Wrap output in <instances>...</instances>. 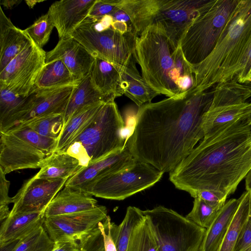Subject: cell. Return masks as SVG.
I'll return each instance as SVG.
<instances>
[{
	"label": "cell",
	"mask_w": 251,
	"mask_h": 251,
	"mask_svg": "<svg viewBox=\"0 0 251 251\" xmlns=\"http://www.w3.org/2000/svg\"><path fill=\"white\" fill-rule=\"evenodd\" d=\"M212 91L188 93L139 107L126 144L138 161L171 172L204 137V114Z\"/></svg>",
	"instance_id": "cell-1"
},
{
	"label": "cell",
	"mask_w": 251,
	"mask_h": 251,
	"mask_svg": "<svg viewBox=\"0 0 251 251\" xmlns=\"http://www.w3.org/2000/svg\"><path fill=\"white\" fill-rule=\"evenodd\" d=\"M251 169V115L204 136L169 179L192 197L208 191L226 201Z\"/></svg>",
	"instance_id": "cell-2"
},
{
	"label": "cell",
	"mask_w": 251,
	"mask_h": 251,
	"mask_svg": "<svg viewBox=\"0 0 251 251\" xmlns=\"http://www.w3.org/2000/svg\"><path fill=\"white\" fill-rule=\"evenodd\" d=\"M192 68L190 93L223 82H251V0H238L211 52Z\"/></svg>",
	"instance_id": "cell-3"
},
{
	"label": "cell",
	"mask_w": 251,
	"mask_h": 251,
	"mask_svg": "<svg viewBox=\"0 0 251 251\" xmlns=\"http://www.w3.org/2000/svg\"><path fill=\"white\" fill-rule=\"evenodd\" d=\"M135 57L143 79L158 95L182 98L193 87L192 65L160 25L152 24L138 36Z\"/></svg>",
	"instance_id": "cell-4"
},
{
	"label": "cell",
	"mask_w": 251,
	"mask_h": 251,
	"mask_svg": "<svg viewBox=\"0 0 251 251\" xmlns=\"http://www.w3.org/2000/svg\"><path fill=\"white\" fill-rule=\"evenodd\" d=\"M114 100L103 103L87 126L61 150L77 159L82 168L125 147V123Z\"/></svg>",
	"instance_id": "cell-5"
},
{
	"label": "cell",
	"mask_w": 251,
	"mask_h": 251,
	"mask_svg": "<svg viewBox=\"0 0 251 251\" xmlns=\"http://www.w3.org/2000/svg\"><path fill=\"white\" fill-rule=\"evenodd\" d=\"M111 15L96 19L87 17L71 37L79 42L94 57L105 60L122 72L136 63L134 31L122 34L112 27Z\"/></svg>",
	"instance_id": "cell-6"
},
{
	"label": "cell",
	"mask_w": 251,
	"mask_h": 251,
	"mask_svg": "<svg viewBox=\"0 0 251 251\" xmlns=\"http://www.w3.org/2000/svg\"><path fill=\"white\" fill-rule=\"evenodd\" d=\"M237 2V0H205L200 6L179 44L190 65L200 63L211 52Z\"/></svg>",
	"instance_id": "cell-7"
},
{
	"label": "cell",
	"mask_w": 251,
	"mask_h": 251,
	"mask_svg": "<svg viewBox=\"0 0 251 251\" xmlns=\"http://www.w3.org/2000/svg\"><path fill=\"white\" fill-rule=\"evenodd\" d=\"M159 251H199L206 228L163 206L143 211Z\"/></svg>",
	"instance_id": "cell-8"
},
{
	"label": "cell",
	"mask_w": 251,
	"mask_h": 251,
	"mask_svg": "<svg viewBox=\"0 0 251 251\" xmlns=\"http://www.w3.org/2000/svg\"><path fill=\"white\" fill-rule=\"evenodd\" d=\"M163 174L151 165L137 160L124 169L99 178L82 191L96 197L123 200L151 187Z\"/></svg>",
	"instance_id": "cell-9"
},
{
	"label": "cell",
	"mask_w": 251,
	"mask_h": 251,
	"mask_svg": "<svg viewBox=\"0 0 251 251\" xmlns=\"http://www.w3.org/2000/svg\"><path fill=\"white\" fill-rule=\"evenodd\" d=\"M251 115V82L219 83L212 91V100L204 114V136L236 120Z\"/></svg>",
	"instance_id": "cell-10"
},
{
	"label": "cell",
	"mask_w": 251,
	"mask_h": 251,
	"mask_svg": "<svg viewBox=\"0 0 251 251\" xmlns=\"http://www.w3.org/2000/svg\"><path fill=\"white\" fill-rule=\"evenodd\" d=\"M46 57L45 51L33 42L0 72V85L18 95L27 97L46 63Z\"/></svg>",
	"instance_id": "cell-11"
},
{
	"label": "cell",
	"mask_w": 251,
	"mask_h": 251,
	"mask_svg": "<svg viewBox=\"0 0 251 251\" xmlns=\"http://www.w3.org/2000/svg\"><path fill=\"white\" fill-rule=\"evenodd\" d=\"M75 86L34 91L26 97L19 112L1 132L23 126L29 122L41 117L63 114Z\"/></svg>",
	"instance_id": "cell-12"
},
{
	"label": "cell",
	"mask_w": 251,
	"mask_h": 251,
	"mask_svg": "<svg viewBox=\"0 0 251 251\" xmlns=\"http://www.w3.org/2000/svg\"><path fill=\"white\" fill-rule=\"evenodd\" d=\"M105 206L79 212L46 217L44 226L55 243L65 240L79 241L107 216Z\"/></svg>",
	"instance_id": "cell-13"
},
{
	"label": "cell",
	"mask_w": 251,
	"mask_h": 251,
	"mask_svg": "<svg viewBox=\"0 0 251 251\" xmlns=\"http://www.w3.org/2000/svg\"><path fill=\"white\" fill-rule=\"evenodd\" d=\"M205 0H161L152 24L164 29L169 40L178 47L185 32Z\"/></svg>",
	"instance_id": "cell-14"
},
{
	"label": "cell",
	"mask_w": 251,
	"mask_h": 251,
	"mask_svg": "<svg viewBox=\"0 0 251 251\" xmlns=\"http://www.w3.org/2000/svg\"><path fill=\"white\" fill-rule=\"evenodd\" d=\"M67 180L38 178L34 175L27 180L12 197L13 206L9 216L45 211Z\"/></svg>",
	"instance_id": "cell-15"
},
{
	"label": "cell",
	"mask_w": 251,
	"mask_h": 251,
	"mask_svg": "<svg viewBox=\"0 0 251 251\" xmlns=\"http://www.w3.org/2000/svg\"><path fill=\"white\" fill-rule=\"evenodd\" d=\"M48 155L9 131L0 132V170L5 175L37 169Z\"/></svg>",
	"instance_id": "cell-16"
},
{
	"label": "cell",
	"mask_w": 251,
	"mask_h": 251,
	"mask_svg": "<svg viewBox=\"0 0 251 251\" xmlns=\"http://www.w3.org/2000/svg\"><path fill=\"white\" fill-rule=\"evenodd\" d=\"M136 161L126 144L123 150L112 153L87 167L81 168L68 179L64 186L82 191L99 178L124 169Z\"/></svg>",
	"instance_id": "cell-17"
},
{
	"label": "cell",
	"mask_w": 251,
	"mask_h": 251,
	"mask_svg": "<svg viewBox=\"0 0 251 251\" xmlns=\"http://www.w3.org/2000/svg\"><path fill=\"white\" fill-rule=\"evenodd\" d=\"M96 0H61L50 7L48 13L60 39L71 37L77 27L88 16Z\"/></svg>",
	"instance_id": "cell-18"
},
{
	"label": "cell",
	"mask_w": 251,
	"mask_h": 251,
	"mask_svg": "<svg viewBox=\"0 0 251 251\" xmlns=\"http://www.w3.org/2000/svg\"><path fill=\"white\" fill-rule=\"evenodd\" d=\"M60 60L76 78L82 79L90 72L95 57L72 37L60 39L56 46L46 53V63Z\"/></svg>",
	"instance_id": "cell-19"
},
{
	"label": "cell",
	"mask_w": 251,
	"mask_h": 251,
	"mask_svg": "<svg viewBox=\"0 0 251 251\" xmlns=\"http://www.w3.org/2000/svg\"><path fill=\"white\" fill-rule=\"evenodd\" d=\"M32 43L25 30L16 27L0 7V72Z\"/></svg>",
	"instance_id": "cell-20"
},
{
	"label": "cell",
	"mask_w": 251,
	"mask_h": 251,
	"mask_svg": "<svg viewBox=\"0 0 251 251\" xmlns=\"http://www.w3.org/2000/svg\"><path fill=\"white\" fill-rule=\"evenodd\" d=\"M89 75L94 87L106 99L124 95L122 71L114 65L95 57Z\"/></svg>",
	"instance_id": "cell-21"
},
{
	"label": "cell",
	"mask_w": 251,
	"mask_h": 251,
	"mask_svg": "<svg viewBox=\"0 0 251 251\" xmlns=\"http://www.w3.org/2000/svg\"><path fill=\"white\" fill-rule=\"evenodd\" d=\"M45 211L9 216L1 223L0 248L14 244L44 226Z\"/></svg>",
	"instance_id": "cell-22"
},
{
	"label": "cell",
	"mask_w": 251,
	"mask_h": 251,
	"mask_svg": "<svg viewBox=\"0 0 251 251\" xmlns=\"http://www.w3.org/2000/svg\"><path fill=\"white\" fill-rule=\"evenodd\" d=\"M97 205V201L92 196L79 190L64 186L47 206L45 217L84 211Z\"/></svg>",
	"instance_id": "cell-23"
},
{
	"label": "cell",
	"mask_w": 251,
	"mask_h": 251,
	"mask_svg": "<svg viewBox=\"0 0 251 251\" xmlns=\"http://www.w3.org/2000/svg\"><path fill=\"white\" fill-rule=\"evenodd\" d=\"M239 199H232L225 203L206 229L199 251H217L238 209Z\"/></svg>",
	"instance_id": "cell-24"
},
{
	"label": "cell",
	"mask_w": 251,
	"mask_h": 251,
	"mask_svg": "<svg viewBox=\"0 0 251 251\" xmlns=\"http://www.w3.org/2000/svg\"><path fill=\"white\" fill-rule=\"evenodd\" d=\"M82 167L77 159L62 151H55L43 160L36 178L69 179Z\"/></svg>",
	"instance_id": "cell-25"
},
{
	"label": "cell",
	"mask_w": 251,
	"mask_h": 251,
	"mask_svg": "<svg viewBox=\"0 0 251 251\" xmlns=\"http://www.w3.org/2000/svg\"><path fill=\"white\" fill-rule=\"evenodd\" d=\"M161 0H117L118 7L128 16L137 35L152 25Z\"/></svg>",
	"instance_id": "cell-26"
},
{
	"label": "cell",
	"mask_w": 251,
	"mask_h": 251,
	"mask_svg": "<svg viewBox=\"0 0 251 251\" xmlns=\"http://www.w3.org/2000/svg\"><path fill=\"white\" fill-rule=\"evenodd\" d=\"M81 80L74 76L62 61L55 60L45 63L31 93L37 90L76 86Z\"/></svg>",
	"instance_id": "cell-27"
},
{
	"label": "cell",
	"mask_w": 251,
	"mask_h": 251,
	"mask_svg": "<svg viewBox=\"0 0 251 251\" xmlns=\"http://www.w3.org/2000/svg\"><path fill=\"white\" fill-rule=\"evenodd\" d=\"M108 100H109L106 99L94 87L88 75L82 78L74 88L66 109L62 114L64 127L72 116L81 108L86 106Z\"/></svg>",
	"instance_id": "cell-28"
},
{
	"label": "cell",
	"mask_w": 251,
	"mask_h": 251,
	"mask_svg": "<svg viewBox=\"0 0 251 251\" xmlns=\"http://www.w3.org/2000/svg\"><path fill=\"white\" fill-rule=\"evenodd\" d=\"M124 95L138 107L151 102L158 95L144 80L136 64L122 72Z\"/></svg>",
	"instance_id": "cell-29"
},
{
	"label": "cell",
	"mask_w": 251,
	"mask_h": 251,
	"mask_svg": "<svg viewBox=\"0 0 251 251\" xmlns=\"http://www.w3.org/2000/svg\"><path fill=\"white\" fill-rule=\"evenodd\" d=\"M104 102L86 106L76 112L64 127L58 139L55 151H61L71 143L90 124Z\"/></svg>",
	"instance_id": "cell-30"
},
{
	"label": "cell",
	"mask_w": 251,
	"mask_h": 251,
	"mask_svg": "<svg viewBox=\"0 0 251 251\" xmlns=\"http://www.w3.org/2000/svg\"><path fill=\"white\" fill-rule=\"evenodd\" d=\"M239 199L238 209L217 251H233L241 230L251 213V192L246 191Z\"/></svg>",
	"instance_id": "cell-31"
},
{
	"label": "cell",
	"mask_w": 251,
	"mask_h": 251,
	"mask_svg": "<svg viewBox=\"0 0 251 251\" xmlns=\"http://www.w3.org/2000/svg\"><path fill=\"white\" fill-rule=\"evenodd\" d=\"M110 217H107L78 242L79 251H117L112 238Z\"/></svg>",
	"instance_id": "cell-32"
},
{
	"label": "cell",
	"mask_w": 251,
	"mask_h": 251,
	"mask_svg": "<svg viewBox=\"0 0 251 251\" xmlns=\"http://www.w3.org/2000/svg\"><path fill=\"white\" fill-rule=\"evenodd\" d=\"M145 218L143 211L130 206L127 208L125 218L119 225L111 222V233L117 251H126L132 230Z\"/></svg>",
	"instance_id": "cell-33"
},
{
	"label": "cell",
	"mask_w": 251,
	"mask_h": 251,
	"mask_svg": "<svg viewBox=\"0 0 251 251\" xmlns=\"http://www.w3.org/2000/svg\"><path fill=\"white\" fill-rule=\"evenodd\" d=\"M126 251H159L150 222L146 216L132 230Z\"/></svg>",
	"instance_id": "cell-34"
},
{
	"label": "cell",
	"mask_w": 251,
	"mask_h": 251,
	"mask_svg": "<svg viewBox=\"0 0 251 251\" xmlns=\"http://www.w3.org/2000/svg\"><path fill=\"white\" fill-rule=\"evenodd\" d=\"M54 245L43 226L18 241L10 251H51Z\"/></svg>",
	"instance_id": "cell-35"
},
{
	"label": "cell",
	"mask_w": 251,
	"mask_h": 251,
	"mask_svg": "<svg viewBox=\"0 0 251 251\" xmlns=\"http://www.w3.org/2000/svg\"><path fill=\"white\" fill-rule=\"evenodd\" d=\"M26 99L0 85V130L19 112Z\"/></svg>",
	"instance_id": "cell-36"
},
{
	"label": "cell",
	"mask_w": 251,
	"mask_h": 251,
	"mask_svg": "<svg viewBox=\"0 0 251 251\" xmlns=\"http://www.w3.org/2000/svg\"><path fill=\"white\" fill-rule=\"evenodd\" d=\"M24 126H28L43 136L58 140L64 127L62 114L41 117L21 127Z\"/></svg>",
	"instance_id": "cell-37"
},
{
	"label": "cell",
	"mask_w": 251,
	"mask_h": 251,
	"mask_svg": "<svg viewBox=\"0 0 251 251\" xmlns=\"http://www.w3.org/2000/svg\"><path fill=\"white\" fill-rule=\"evenodd\" d=\"M25 141L47 155L55 151L57 140L43 136L28 126L7 131Z\"/></svg>",
	"instance_id": "cell-38"
},
{
	"label": "cell",
	"mask_w": 251,
	"mask_h": 251,
	"mask_svg": "<svg viewBox=\"0 0 251 251\" xmlns=\"http://www.w3.org/2000/svg\"><path fill=\"white\" fill-rule=\"evenodd\" d=\"M223 206L211 205L199 197H195L192 209L186 217L198 226L206 229Z\"/></svg>",
	"instance_id": "cell-39"
},
{
	"label": "cell",
	"mask_w": 251,
	"mask_h": 251,
	"mask_svg": "<svg viewBox=\"0 0 251 251\" xmlns=\"http://www.w3.org/2000/svg\"><path fill=\"white\" fill-rule=\"evenodd\" d=\"M54 27L53 23L47 13L40 17L24 30L34 44L42 49L48 42Z\"/></svg>",
	"instance_id": "cell-40"
},
{
	"label": "cell",
	"mask_w": 251,
	"mask_h": 251,
	"mask_svg": "<svg viewBox=\"0 0 251 251\" xmlns=\"http://www.w3.org/2000/svg\"><path fill=\"white\" fill-rule=\"evenodd\" d=\"M5 175L0 170V220L2 221L9 215L8 205L12 203V198L8 195L10 182Z\"/></svg>",
	"instance_id": "cell-41"
},
{
	"label": "cell",
	"mask_w": 251,
	"mask_h": 251,
	"mask_svg": "<svg viewBox=\"0 0 251 251\" xmlns=\"http://www.w3.org/2000/svg\"><path fill=\"white\" fill-rule=\"evenodd\" d=\"M117 0H96L89 12L88 17L98 19L112 15L118 9Z\"/></svg>",
	"instance_id": "cell-42"
},
{
	"label": "cell",
	"mask_w": 251,
	"mask_h": 251,
	"mask_svg": "<svg viewBox=\"0 0 251 251\" xmlns=\"http://www.w3.org/2000/svg\"><path fill=\"white\" fill-rule=\"evenodd\" d=\"M251 247V214L244 224L233 251H247Z\"/></svg>",
	"instance_id": "cell-43"
},
{
	"label": "cell",
	"mask_w": 251,
	"mask_h": 251,
	"mask_svg": "<svg viewBox=\"0 0 251 251\" xmlns=\"http://www.w3.org/2000/svg\"><path fill=\"white\" fill-rule=\"evenodd\" d=\"M199 197L206 202L215 206H223L226 201L216 194L208 191H202L197 193L193 198Z\"/></svg>",
	"instance_id": "cell-44"
},
{
	"label": "cell",
	"mask_w": 251,
	"mask_h": 251,
	"mask_svg": "<svg viewBox=\"0 0 251 251\" xmlns=\"http://www.w3.org/2000/svg\"><path fill=\"white\" fill-rule=\"evenodd\" d=\"M79 244L77 241L65 240L54 243L51 251H79Z\"/></svg>",
	"instance_id": "cell-45"
},
{
	"label": "cell",
	"mask_w": 251,
	"mask_h": 251,
	"mask_svg": "<svg viewBox=\"0 0 251 251\" xmlns=\"http://www.w3.org/2000/svg\"><path fill=\"white\" fill-rule=\"evenodd\" d=\"M21 1L17 0H2L0 1V4L3 5L7 8H11L14 5L19 3Z\"/></svg>",
	"instance_id": "cell-46"
},
{
	"label": "cell",
	"mask_w": 251,
	"mask_h": 251,
	"mask_svg": "<svg viewBox=\"0 0 251 251\" xmlns=\"http://www.w3.org/2000/svg\"><path fill=\"white\" fill-rule=\"evenodd\" d=\"M245 186L246 191L251 192V169L245 177Z\"/></svg>",
	"instance_id": "cell-47"
},
{
	"label": "cell",
	"mask_w": 251,
	"mask_h": 251,
	"mask_svg": "<svg viewBox=\"0 0 251 251\" xmlns=\"http://www.w3.org/2000/svg\"><path fill=\"white\" fill-rule=\"evenodd\" d=\"M43 1H39V0H26L25 2L26 4L30 7H33L37 2H42Z\"/></svg>",
	"instance_id": "cell-48"
},
{
	"label": "cell",
	"mask_w": 251,
	"mask_h": 251,
	"mask_svg": "<svg viewBox=\"0 0 251 251\" xmlns=\"http://www.w3.org/2000/svg\"></svg>",
	"instance_id": "cell-49"
},
{
	"label": "cell",
	"mask_w": 251,
	"mask_h": 251,
	"mask_svg": "<svg viewBox=\"0 0 251 251\" xmlns=\"http://www.w3.org/2000/svg\"><path fill=\"white\" fill-rule=\"evenodd\" d=\"M247 251H251V247L248 249Z\"/></svg>",
	"instance_id": "cell-50"
}]
</instances>
